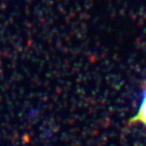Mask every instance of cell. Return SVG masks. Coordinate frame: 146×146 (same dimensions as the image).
<instances>
[{
    "label": "cell",
    "mask_w": 146,
    "mask_h": 146,
    "mask_svg": "<svg viewBox=\"0 0 146 146\" xmlns=\"http://www.w3.org/2000/svg\"><path fill=\"white\" fill-rule=\"evenodd\" d=\"M128 122H129V125L140 123V125H144L146 128V86L143 90V93H142V99L140 106H139V110H137L135 115L129 119Z\"/></svg>",
    "instance_id": "1"
}]
</instances>
